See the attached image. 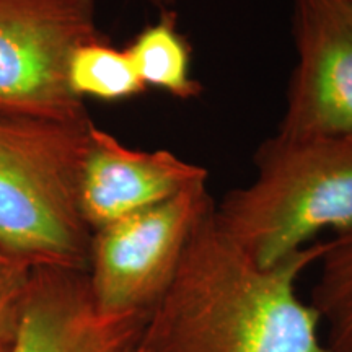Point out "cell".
<instances>
[{
  "label": "cell",
  "instance_id": "obj_1",
  "mask_svg": "<svg viewBox=\"0 0 352 352\" xmlns=\"http://www.w3.org/2000/svg\"><path fill=\"white\" fill-rule=\"evenodd\" d=\"M324 248L327 241H315L276 266H259L217 226L212 208L139 342L145 352H331L318 311L297 290Z\"/></svg>",
  "mask_w": 352,
  "mask_h": 352
},
{
  "label": "cell",
  "instance_id": "obj_2",
  "mask_svg": "<svg viewBox=\"0 0 352 352\" xmlns=\"http://www.w3.org/2000/svg\"><path fill=\"white\" fill-rule=\"evenodd\" d=\"M254 165L253 182L214 204V219L259 266H276L323 232L352 230V139L276 132Z\"/></svg>",
  "mask_w": 352,
  "mask_h": 352
},
{
  "label": "cell",
  "instance_id": "obj_3",
  "mask_svg": "<svg viewBox=\"0 0 352 352\" xmlns=\"http://www.w3.org/2000/svg\"><path fill=\"white\" fill-rule=\"evenodd\" d=\"M91 124L0 116V248L33 266L88 270L78 182Z\"/></svg>",
  "mask_w": 352,
  "mask_h": 352
},
{
  "label": "cell",
  "instance_id": "obj_4",
  "mask_svg": "<svg viewBox=\"0 0 352 352\" xmlns=\"http://www.w3.org/2000/svg\"><path fill=\"white\" fill-rule=\"evenodd\" d=\"M100 38L95 0H0V116L88 120L67 72Z\"/></svg>",
  "mask_w": 352,
  "mask_h": 352
},
{
  "label": "cell",
  "instance_id": "obj_5",
  "mask_svg": "<svg viewBox=\"0 0 352 352\" xmlns=\"http://www.w3.org/2000/svg\"><path fill=\"white\" fill-rule=\"evenodd\" d=\"M215 202L208 182L91 232L88 283L100 311L148 315L178 272L192 233Z\"/></svg>",
  "mask_w": 352,
  "mask_h": 352
},
{
  "label": "cell",
  "instance_id": "obj_6",
  "mask_svg": "<svg viewBox=\"0 0 352 352\" xmlns=\"http://www.w3.org/2000/svg\"><path fill=\"white\" fill-rule=\"evenodd\" d=\"M280 134L352 139V0H296Z\"/></svg>",
  "mask_w": 352,
  "mask_h": 352
},
{
  "label": "cell",
  "instance_id": "obj_7",
  "mask_svg": "<svg viewBox=\"0 0 352 352\" xmlns=\"http://www.w3.org/2000/svg\"><path fill=\"white\" fill-rule=\"evenodd\" d=\"M145 318L100 311L87 271L34 266L8 352H118L139 341Z\"/></svg>",
  "mask_w": 352,
  "mask_h": 352
},
{
  "label": "cell",
  "instance_id": "obj_8",
  "mask_svg": "<svg viewBox=\"0 0 352 352\" xmlns=\"http://www.w3.org/2000/svg\"><path fill=\"white\" fill-rule=\"evenodd\" d=\"M201 182H208L201 165L170 151H135L91 124L78 182V209L95 232Z\"/></svg>",
  "mask_w": 352,
  "mask_h": 352
},
{
  "label": "cell",
  "instance_id": "obj_9",
  "mask_svg": "<svg viewBox=\"0 0 352 352\" xmlns=\"http://www.w3.org/2000/svg\"><path fill=\"white\" fill-rule=\"evenodd\" d=\"M126 52L145 88L153 87L182 101L201 95V83L192 77L191 47L173 10L160 12V19L145 26Z\"/></svg>",
  "mask_w": 352,
  "mask_h": 352
},
{
  "label": "cell",
  "instance_id": "obj_10",
  "mask_svg": "<svg viewBox=\"0 0 352 352\" xmlns=\"http://www.w3.org/2000/svg\"><path fill=\"white\" fill-rule=\"evenodd\" d=\"M310 302L331 352H352V230L334 235L318 259Z\"/></svg>",
  "mask_w": 352,
  "mask_h": 352
},
{
  "label": "cell",
  "instance_id": "obj_11",
  "mask_svg": "<svg viewBox=\"0 0 352 352\" xmlns=\"http://www.w3.org/2000/svg\"><path fill=\"white\" fill-rule=\"evenodd\" d=\"M67 76L70 90L80 100L90 96L121 101L145 91L126 50H116L104 38L83 44L74 52Z\"/></svg>",
  "mask_w": 352,
  "mask_h": 352
},
{
  "label": "cell",
  "instance_id": "obj_12",
  "mask_svg": "<svg viewBox=\"0 0 352 352\" xmlns=\"http://www.w3.org/2000/svg\"><path fill=\"white\" fill-rule=\"evenodd\" d=\"M33 267L26 259L0 248V344L12 346Z\"/></svg>",
  "mask_w": 352,
  "mask_h": 352
},
{
  "label": "cell",
  "instance_id": "obj_13",
  "mask_svg": "<svg viewBox=\"0 0 352 352\" xmlns=\"http://www.w3.org/2000/svg\"><path fill=\"white\" fill-rule=\"evenodd\" d=\"M147 2L148 6L158 8L160 12H166V10H173L176 0H144Z\"/></svg>",
  "mask_w": 352,
  "mask_h": 352
},
{
  "label": "cell",
  "instance_id": "obj_14",
  "mask_svg": "<svg viewBox=\"0 0 352 352\" xmlns=\"http://www.w3.org/2000/svg\"><path fill=\"white\" fill-rule=\"evenodd\" d=\"M118 352H145V349L142 347V344H140V342L138 341V342H134V344L127 346V347H124V349H121Z\"/></svg>",
  "mask_w": 352,
  "mask_h": 352
},
{
  "label": "cell",
  "instance_id": "obj_15",
  "mask_svg": "<svg viewBox=\"0 0 352 352\" xmlns=\"http://www.w3.org/2000/svg\"><path fill=\"white\" fill-rule=\"evenodd\" d=\"M8 349H10V346H3V344H0V352H8Z\"/></svg>",
  "mask_w": 352,
  "mask_h": 352
}]
</instances>
